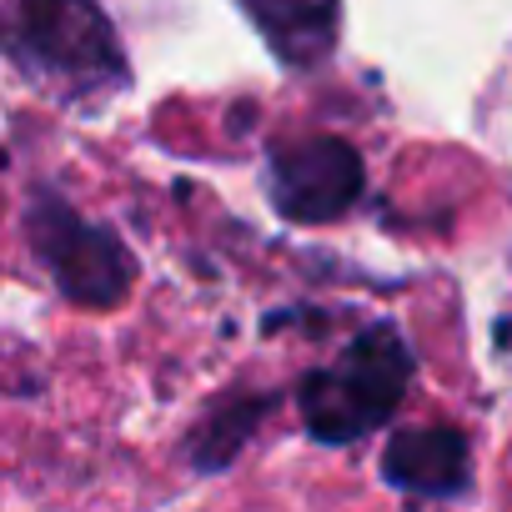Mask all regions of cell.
<instances>
[{
    "label": "cell",
    "mask_w": 512,
    "mask_h": 512,
    "mask_svg": "<svg viewBox=\"0 0 512 512\" xmlns=\"http://www.w3.org/2000/svg\"><path fill=\"white\" fill-rule=\"evenodd\" d=\"M382 477L407 497H427V502L462 497L472 487V442L462 427L447 422L402 427L382 447Z\"/></svg>",
    "instance_id": "obj_5"
},
{
    "label": "cell",
    "mask_w": 512,
    "mask_h": 512,
    "mask_svg": "<svg viewBox=\"0 0 512 512\" xmlns=\"http://www.w3.org/2000/svg\"><path fill=\"white\" fill-rule=\"evenodd\" d=\"M277 407V397L267 392H226L206 407V417L196 422L191 442H186V457L191 467L201 472H221L241 457V447L256 437V427H262V417Z\"/></svg>",
    "instance_id": "obj_7"
},
{
    "label": "cell",
    "mask_w": 512,
    "mask_h": 512,
    "mask_svg": "<svg viewBox=\"0 0 512 512\" xmlns=\"http://www.w3.org/2000/svg\"><path fill=\"white\" fill-rule=\"evenodd\" d=\"M0 51L61 101H101L126 86V51L101 0H0Z\"/></svg>",
    "instance_id": "obj_1"
},
{
    "label": "cell",
    "mask_w": 512,
    "mask_h": 512,
    "mask_svg": "<svg viewBox=\"0 0 512 512\" xmlns=\"http://www.w3.org/2000/svg\"><path fill=\"white\" fill-rule=\"evenodd\" d=\"M367 186L362 151L342 136H297L272 151V206L297 226L342 221Z\"/></svg>",
    "instance_id": "obj_4"
},
{
    "label": "cell",
    "mask_w": 512,
    "mask_h": 512,
    "mask_svg": "<svg viewBox=\"0 0 512 512\" xmlns=\"http://www.w3.org/2000/svg\"><path fill=\"white\" fill-rule=\"evenodd\" d=\"M412 377H417V357L407 337L392 322H372L342 347L337 362L312 367L297 382L302 427L327 447H347L397 417Z\"/></svg>",
    "instance_id": "obj_2"
},
{
    "label": "cell",
    "mask_w": 512,
    "mask_h": 512,
    "mask_svg": "<svg viewBox=\"0 0 512 512\" xmlns=\"http://www.w3.org/2000/svg\"><path fill=\"white\" fill-rule=\"evenodd\" d=\"M26 236L66 302L86 312H111L131 297L136 256L126 251L116 231H106L101 221H86L66 196L36 191L26 201Z\"/></svg>",
    "instance_id": "obj_3"
},
{
    "label": "cell",
    "mask_w": 512,
    "mask_h": 512,
    "mask_svg": "<svg viewBox=\"0 0 512 512\" xmlns=\"http://www.w3.org/2000/svg\"><path fill=\"white\" fill-rule=\"evenodd\" d=\"M236 6L267 41V51L292 71L322 66L337 46L342 0H236Z\"/></svg>",
    "instance_id": "obj_6"
}]
</instances>
